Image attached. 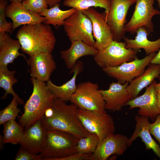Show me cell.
Instances as JSON below:
<instances>
[{
  "label": "cell",
  "instance_id": "7",
  "mask_svg": "<svg viewBox=\"0 0 160 160\" xmlns=\"http://www.w3.org/2000/svg\"><path fill=\"white\" fill-rule=\"evenodd\" d=\"M126 43L113 40L94 57L97 65L102 68L116 67L137 57V51L126 48Z\"/></svg>",
  "mask_w": 160,
  "mask_h": 160
},
{
  "label": "cell",
  "instance_id": "28",
  "mask_svg": "<svg viewBox=\"0 0 160 160\" xmlns=\"http://www.w3.org/2000/svg\"><path fill=\"white\" fill-rule=\"evenodd\" d=\"M65 6L82 11L92 7H99L105 9V15L110 8V0H65L63 3Z\"/></svg>",
  "mask_w": 160,
  "mask_h": 160
},
{
  "label": "cell",
  "instance_id": "22",
  "mask_svg": "<svg viewBox=\"0 0 160 160\" xmlns=\"http://www.w3.org/2000/svg\"><path fill=\"white\" fill-rule=\"evenodd\" d=\"M98 51L94 47L90 46L80 40L71 42L68 49L60 52L61 58L67 68L71 69L80 57L87 55L95 56Z\"/></svg>",
  "mask_w": 160,
  "mask_h": 160
},
{
  "label": "cell",
  "instance_id": "17",
  "mask_svg": "<svg viewBox=\"0 0 160 160\" xmlns=\"http://www.w3.org/2000/svg\"><path fill=\"white\" fill-rule=\"evenodd\" d=\"M6 16L12 21L11 33L21 25L44 23L45 18L38 14L25 8L22 3L11 2L5 9Z\"/></svg>",
  "mask_w": 160,
  "mask_h": 160
},
{
  "label": "cell",
  "instance_id": "15",
  "mask_svg": "<svg viewBox=\"0 0 160 160\" xmlns=\"http://www.w3.org/2000/svg\"><path fill=\"white\" fill-rule=\"evenodd\" d=\"M128 82L121 84L112 82L106 90L100 89L105 102V109L112 111H119L131 100L127 87Z\"/></svg>",
  "mask_w": 160,
  "mask_h": 160
},
{
  "label": "cell",
  "instance_id": "19",
  "mask_svg": "<svg viewBox=\"0 0 160 160\" xmlns=\"http://www.w3.org/2000/svg\"><path fill=\"white\" fill-rule=\"evenodd\" d=\"M136 122L135 131L129 138V147L137 137H140L145 144L147 150L151 149L160 159V146L152 137L148 129L150 121L147 117L137 115L135 117Z\"/></svg>",
  "mask_w": 160,
  "mask_h": 160
},
{
  "label": "cell",
  "instance_id": "38",
  "mask_svg": "<svg viewBox=\"0 0 160 160\" xmlns=\"http://www.w3.org/2000/svg\"><path fill=\"white\" fill-rule=\"evenodd\" d=\"M155 92L157 101L159 107L160 109V92L156 91L155 90Z\"/></svg>",
  "mask_w": 160,
  "mask_h": 160
},
{
  "label": "cell",
  "instance_id": "9",
  "mask_svg": "<svg viewBox=\"0 0 160 160\" xmlns=\"http://www.w3.org/2000/svg\"><path fill=\"white\" fill-rule=\"evenodd\" d=\"M156 54V52L151 53L142 59L137 57L134 60L124 62L118 66L103 68L102 70L121 84L129 83L143 73Z\"/></svg>",
  "mask_w": 160,
  "mask_h": 160
},
{
  "label": "cell",
  "instance_id": "1",
  "mask_svg": "<svg viewBox=\"0 0 160 160\" xmlns=\"http://www.w3.org/2000/svg\"><path fill=\"white\" fill-rule=\"evenodd\" d=\"M77 107L55 98L41 119L46 130L56 129L72 134L79 138L90 133L83 126L77 114Z\"/></svg>",
  "mask_w": 160,
  "mask_h": 160
},
{
  "label": "cell",
  "instance_id": "36",
  "mask_svg": "<svg viewBox=\"0 0 160 160\" xmlns=\"http://www.w3.org/2000/svg\"><path fill=\"white\" fill-rule=\"evenodd\" d=\"M150 63L160 64V49L156 56L151 60Z\"/></svg>",
  "mask_w": 160,
  "mask_h": 160
},
{
  "label": "cell",
  "instance_id": "4",
  "mask_svg": "<svg viewBox=\"0 0 160 160\" xmlns=\"http://www.w3.org/2000/svg\"><path fill=\"white\" fill-rule=\"evenodd\" d=\"M45 143L40 154L42 160H59L76 153L79 138L68 132L56 129L46 130Z\"/></svg>",
  "mask_w": 160,
  "mask_h": 160
},
{
  "label": "cell",
  "instance_id": "29",
  "mask_svg": "<svg viewBox=\"0 0 160 160\" xmlns=\"http://www.w3.org/2000/svg\"><path fill=\"white\" fill-rule=\"evenodd\" d=\"M100 142L97 136L90 133L87 137L79 139L76 148V152L92 155L95 151Z\"/></svg>",
  "mask_w": 160,
  "mask_h": 160
},
{
  "label": "cell",
  "instance_id": "26",
  "mask_svg": "<svg viewBox=\"0 0 160 160\" xmlns=\"http://www.w3.org/2000/svg\"><path fill=\"white\" fill-rule=\"evenodd\" d=\"M16 71L9 70L7 67H0V87L5 91L3 99L6 98L8 94L12 95L17 100L20 105L23 104L24 101L14 91L13 86L17 82V80L15 77Z\"/></svg>",
  "mask_w": 160,
  "mask_h": 160
},
{
  "label": "cell",
  "instance_id": "32",
  "mask_svg": "<svg viewBox=\"0 0 160 160\" xmlns=\"http://www.w3.org/2000/svg\"><path fill=\"white\" fill-rule=\"evenodd\" d=\"M7 4V0H0V31L11 33L12 23L8 22L6 18L5 11Z\"/></svg>",
  "mask_w": 160,
  "mask_h": 160
},
{
  "label": "cell",
  "instance_id": "37",
  "mask_svg": "<svg viewBox=\"0 0 160 160\" xmlns=\"http://www.w3.org/2000/svg\"><path fill=\"white\" fill-rule=\"evenodd\" d=\"M48 6L51 7L55 4L59 3L61 0H46Z\"/></svg>",
  "mask_w": 160,
  "mask_h": 160
},
{
  "label": "cell",
  "instance_id": "20",
  "mask_svg": "<svg viewBox=\"0 0 160 160\" xmlns=\"http://www.w3.org/2000/svg\"><path fill=\"white\" fill-rule=\"evenodd\" d=\"M83 69L82 62L77 61L71 69L70 73H73V74L69 81L60 86L55 84L50 79L47 82L48 88L55 98L60 99L66 102L70 101L77 88L76 84L77 77L82 72Z\"/></svg>",
  "mask_w": 160,
  "mask_h": 160
},
{
  "label": "cell",
  "instance_id": "41",
  "mask_svg": "<svg viewBox=\"0 0 160 160\" xmlns=\"http://www.w3.org/2000/svg\"><path fill=\"white\" fill-rule=\"evenodd\" d=\"M159 80L160 81V75H159Z\"/></svg>",
  "mask_w": 160,
  "mask_h": 160
},
{
  "label": "cell",
  "instance_id": "40",
  "mask_svg": "<svg viewBox=\"0 0 160 160\" xmlns=\"http://www.w3.org/2000/svg\"><path fill=\"white\" fill-rule=\"evenodd\" d=\"M156 0L157 1L159 7L160 9V0Z\"/></svg>",
  "mask_w": 160,
  "mask_h": 160
},
{
  "label": "cell",
  "instance_id": "16",
  "mask_svg": "<svg viewBox=\"0 0 160 160\" xmlns=\"http://www.w3.org/2000/svg\"><path fill=\"white\" fill-rule=\"evenodd\" d=\"M26 61L30 66L31 77L44 82L50 79L56 68L53 56L49 53H39L29 56Z\"/></svg>",
  "mask_w": 160,
  "mask_h": 160
},
{
  "label": "cell",
  "instance_id": "13",
  "mask_svg": "<svg viewBox=\"0 0 160 160\" xmlns=\"http://www.w3.org/2000/svg\"><path fill=\"white\" fill-rule=\"evenodd\" d=\"M129 139L121 134L109 135L100 141L90 160H106L112 155H123L129 147Z\"/></svg>",
  "mask_w": 160,
  "mask_h": 160
},
{
  "label": "cell",
  "instance_id": "25",
  "mask_svg": "<svg viewBox=\"0 0 160 160\" xmlns=\"http://www.w3.org/2000/svg\"><path fill=\"white\" fill-rule=\"evenodd\" d=\"M59 3L53 7L47 9L44 12L39 15L45 18L44 23L52 25L56 28L63 25L65 20L70 17L77 10L71 8L67 10H63L60 8Z\"/></svg>",
  "mask_w": 160,
  "mask_h": 160
},
{
  "label": "cell",
  "instance_id": "2",
  "mask_svg": "<svg viewBox=\"0 0 160 160\" xmlns=\"http://www.w3.org/2000/svg\"><path fill=\"white\" fill-rule=\"evenodd\" d=\"M16 37L21 51L29 56L40 52L52 53L56 41L50 25L44 23L22 26Z\"/></svg>",
  "mask_w": 160,
  "mask_h": 160
},
{
  "label": "cell",
  "instance_id": "33",
  "mask_svg": "<svg viewBox=\"0 0 160 160\" xmlns=\"http://www.w3.org/2000/svg\"><path fill=\"white\" fill-rule=\"evenodd\" d=\"M15 159V160H41L43 158L40 153H33L21 147Z\"/></svg>",
  "mask_w": 160,
  "mask_h": 160
},
{
  "label": "cell",
  "instance_id": "23",
  "mask_svg": "<svg viewBox=\"0 0 160 160\" xmlns=\"http://www.w3.org/2000/svg\"><path fill=\"white\" fill-rule=\"evenodd\" d=\"M160 74V64L151 63L140 75L136 77L130 82L127 89L131 100L136 97L144 88L147 87Z\"/></svg>",
  "mask_w": 160,
  "mask_h": 160
},
{
  "label": "cell",
  "instance_id": "34",
  "mask_svg": "<svg viewBox=\"0 0 160 160\" xmlns=\"http://www.w3.org/2000/svg\"><path fill=\"white\" fill-rule=\"evenodd\" d=\"M148 129L150 133L158 141L160 146V113L156 117L153 123H149Z\"/></svg>",
  "mask_w": 160,
  "mask_h": 160
},
{
  "label": "cell",
  "instance_id": "14",
  "mask_svg": "<svg viewBox=\"0 0 160 160\" xmlns=\"http://www.w3.org/2000/svg\"><path fill=\"white\" fill-rule=\"evenodd\" d=\"M156 82L154 80L146 87L143 94L130 100L126 105L129 106V109L139 108L138 115L147 117L152 121H154L156 117L160 113V109L156 95L155 85Z\"/></svg>",
  "mask_w": 160,
  "mask_h": 160
},
{
  "label": "cell",
  "instance_id": "21",
  "mask_svg": "<svg viewBox=\"0 0 160 160\" xmlns=\"http://www.w3.org/2000/svg\"><path fill=\"white\" fill-rule=\"evenodd\" d=\"M21 48L18 40L13 39L7 33L0 31V67H7L19 56L23 57L26 60L25 55L19 52Z\"/></svg>",
  "mask_w": 160,
  "mask_h": 160
},
{
  "label": "cell",
  "instance_id": "6",
  "mask_svg": "<svg viewBox=\"0 0 160 160\" xmlns=\"http://www.w3.org/2000/svg\"><path fill=\"white\" fill-rule=\"evenodd\" d=\"M76 113L84 128L89 133L97 136L100 141L114 134V121L109 114H99L78 108Z\"/></svg>",
  "mask_w": 160,
  "mask_h": 160
},
{
  "label": "cell",
  "instance_id": "3",
  "mask_svg": "<svg viewBox=\"0 0 160 160\" xmlns=\"http://www.w3.org/2000/svg\"><path fill=\"white\" fill-rule=\"evenodd\" d=\"M31 80L32 93L24 105V113L19 117V124L25 129L41 120L55 98L47 83L33 77Z\"/></svg>",
  "mask_w": 160,
  "mask_h": 160
},
{
  "label": "cell",
  "instance_id": "35",
  "mask_svg": "<svg viewBox=\"0 0 160 160\" xmlns=\"http://www.w3.org/2000/svg\"><path fill=\"white\" fill-rule=\"evenodd\" d=\"M91 155L77 153L69 156L60 159L59 160H90Z\"/></svg>",
  "mask_w": 160,
  "mask_h": 160
},
{
  "label": "cell",
  "instance_id": "42",
  "mask_svg": "<svg viewBox=\"0 0 160 160\" xmlns=\"http://www.w3.org/2000/svg\"><path fill=\"white\" fill-rule=\"evenodd\" d=\"M26 0H22V1H25Z\"/></svg>",
  "mask_w": 160,
  "mask_h": 160
},
{
  "label": "cell",
  "instance_id": "24",
  "mask_svg": "<svg viewBox=\"0 0 160 160\" xmlns=\"http://www.w3.org/2000/svg\"><path fill=\"white\" fill-rule=\"evenodd\" d=\"M136 36L134 39L124 37L126 43V47L137 51L141 49H143L146 55L159 51L160 49V38L154 41H151L148 39L147 31L145 28L141 27L137 30Z\"/></svg>",
  "mask_w": 160,
  "mask_h": 160
},
{
  "label": "cell",
  "instance_id": "18",
  "mask_svg": "<svg viewBox=\"0 0 160 160\" xmlns=\"http://www.w3.org/2000/svg\"><path fill=\"white\" fill-rule=\"evenodd\" d=\"M46 130L39 120L24 130L19 144L21 147L34 153H40L45 143Z\"/></svg>",
  "mask_w": 160,
  "mask_h": 160
},
{
  "label": "cell",
  "instance_id": "39",
  "mask_svg": "<svg viewBox=\"0 0 160 160\" xmlns=\"http://www.w3.org/2000/svg\"><path fill=\"white\" fill-rule=\"evenodd\" d=\"M11 2H17L21 3L22 2V0H9Z\"/></svg>",
  "mask_w": 160,
  "mask_h": 160
},
{
  "label": "cell",
  "instance_id": "30",
  "mask_svg": "<svg viewBox=\"0 0 160 160\" xmlns=\"http://www.w3.org/2000/svg\"><path fill=\"white\" fill-rule=\"evenodd\" d=\"M19 104L17 99L13 97L9 105L0 111V125L11 120H15L21 110L17 107Z\"/></svg>",
  "mask_w": 160,
  "mask_h": 160
},
{
  "label": "cell",
  "instance_id": "10",
  "mask_svg": "<svg viewBox=\"0 0 160 160\" xmlns=\"http://www.w3.org/2000/svg\"><path fill=\"white\" fill-rule=\"evenodd\" d=\"M155 0H136L132 16L125 25L124 30L125 32H128L133 35L141 27L145 28L148 36L153 32L154 25L152 19L155 15H160V11L153 7Z\"/></svg>",
  "mask_w": 160,
  "mask_h": 160
},
{
  "label": "cell",
  "instance_id": "31",
  "mask_svg": "<svg viewBox=\"0 0 160 160\" xmlns=\"http://www.w3.org/2000/svg\"><path fill=\"white\" fill-rule=\"evenodd\" d=\"M26 9L39 15L48 9L46 0H26L22 2Z\"/></svg>",
  "mask_w": 160,
  "mask_h": 160
},
{
  "label": "cell",
  "instance_id": "5",
  "mask_svg": "<svg viewBox=\"0 0 160 160\" xmlns=\"http://www.w3.org/2000/svg\"><path fill=\"white\" fill-rule=\"evenodd\" d=\"M70 101L79 108L101 114L107 113L105 102L96 83L88 81L79 84Z\"/></svg>",
  "mask_w": 160,
  "mask_h": 160
},
{
  "label": "cell",
  "instance_id": "11",
  "mask_svg": "<svg viewBox=\"0 0 160 160\" xmlns=\"http://www.w3.org/2000/svg\"><path fill=\"white\" fill-rule=\"evenodd\" d=\"M109 11L105 14L106 22L112 33L113 40L121 41L125 37L124 28L128 10L136 0H110Z\"/></svg>",
  "mask_w": 160,
  "mask_h": 160
},
{
  "label": "cell",
  "instance_id": "8",
  "mask_svg": "<svg viewBox=\"0 0 160 160\" xmlns=\"http://www.w3.org/2000/svg\"><path fill=\"white\" fill-rule=\"evenodd\" d=\"M63 26L71 42L80 40L94 47L95 40L93 34L92 22L81 11L77 10L65 20Z\"/></svg>",
  "mask_w": 160,
  "mask_h": 160
},
{
  "label": "cell",
  "instance_id": "27",
  "mask_svg": "<svg viewBox=\"0 0 160 160\" xmlns=\"http://www.w3.org/2000/svg\"><path fill=\"white\" fill-rule=\"evenodd\" d=\"M3 125V135L1 137L3 143L19 144L24 130L22 126L15 120L9 121Z\"/></svg>",
  "mask_w": 160,
  "mask_h": 160
},
{
  "label": "cell",
  "instance_id": "12",
  "mask_svg": "<svg viewBox=\"0 0 160 160\" xmlns=\"http://www.w3.org/2000/svg\"><path fill=\"white\" fill-rule=\"evenodd\" d=\"M81 11L92 22L95 39L94 47L98 51L103 50L113 40L112 33L106 21L105 14L99 12L92 7Z\"/></svg>",
  "mask_w": 160,
  "mask_h": 160
}]
</instances>
